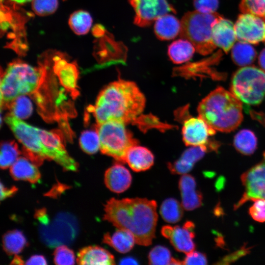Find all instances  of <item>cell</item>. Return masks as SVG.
<instances>
[{
	"mask_svg": "<svg viewBox=\"0 0 265 265\" xmlns=\"http://www.w3.org/2000/svg\"><path fill=\"white\" fill-rule=\"evenodd\" d=\"M259 64L262 69L265 71V48L262 51L260 54Z\"/></svg>",
	"mask_w": 265,
	"mask_h": 265,
	"instance_id": "cell-45",
	"label": "cell"
},
{
	"mask_svg": "<svg viewBox=\"0 0 265 265\" xmlns=\"http://www.w3.org/2000/svg\"><path fill=\"white\" fill-rule=\"evenodd\" d=\"M12 2L17 4H24L29 1H31L32 0H9Z\"/></svg>",
	"mask_w": 265,
	"mask_h": 265,
	"instance_id": "cell-47",
	"label": "cell"
},
{
	"mask_svg": "<svg viewBox=\"0 0 265 265\" xmlns=\"http://www.w3.org/2000/svg\"><path fill=\"white\" fill-rule=\"evenodd\" d=\"M212 35L214 45L226 53L233 47L237 39L233 23L222 16L213 25Z\"/></svg>",
	"mask_w": 265,
	"mask_h": 265,
	"instance_id": "cell-15",
	"label": "cell"
},
{
	"mask_svg": "<svg viewBox=\"0 0 265 265\" xmlns=\"http://www.w3.org/2000/svg\"><path fill=\"white\" fill-rule=\"evenodd\" d=\"M231 56L236 64L240 66H246L255 60L256 52L249 43L239 42L232 47Z\"/></svg>",
	"mask_w": 265,
	"mask_h": 265,
	"instance_id": "cell-27",
	"label": "cell"
},
{
	"mask_svg": "<svg viewBox=\"0 0 265 265\" xmlns=\"http://www.w3.org/2000/svg\"><path fill=\"white\" fill-rule=\"evenodd\" d=\"M183 265H207L208 260L203 253L193 251L187 254L183 261Z\"/></svg>",
	"mask_w": 265,
	"mask_h": 265,
	"instance_id": "cell-40",
	"label": "cell"
},
{
	"mask_svg": "<svg viewBox=\"0 0 265 265\" xmlns=\"http://www.w3.org/2000/svg\"><path fill=\"white\" fill-rule=\"evenodd\" d=\"M234 26L239 42L256 44L265 41V18L242 13L238 16Z\"/></svg>",
	"mask_w": 265,
	"mask_h": 265,
	"instance_id": "cell-12",
	"label": "cell"
},
{
	"mask_svg": "<svg viewBox=\"0 0 265 265\" xmlns=\"http://www.w3.org/2000/svg\"><path fill=\"white\" fill-rule=\"evenodd\" d=\"M221 16L216 12L210 14L196 10L187 12L181 21V37L190 41L199 53H212L216 48L212 39V27Z\"/></svg>",
	"mask_w": 265,
	"mask_h": 265,
	"instance_id": "cell-5",
	"label": "cell"
},
{
	"mask_svg": "<svg viewBox=\"0 0 265 265\" xmlns=\"http://www.w3.org/2000/svg\"><path fill=\"white\" fill-rule=\"evenodd\" d=\"M197 111L211 128L222 132L236 129L243 119L241 102L231 92L218 87L199 103Z\"/></svg>",
	"mask_w": 265,
	"mask_h": 265,
	"instance_id": "cell-3",
	"label": "cell"
},
{
	"mask_svg": "<svg viewBox=\"0 0 265 265\" xmlns=\"http://www.w3.org/2000/svg\"><path fill=\"white\" fill-rule=\"evenodd\" d=\"M181 192L182 205L186 211L194 210L202 205L203 196L201 192L196 189L195 178L189 174H183L179 181Z\"/></svg>",
	"mask_w": 265,
	"mask_h": 265,
	"instance_id": "cell-16",
	"label": "cell"
},
{
	"mask_svg": "<svg viewBox=\"0 0 265 265\" xmlns=\"http://www.w3.org/2000/svg\"><path fill=\"white\" fill-rule=\"evenodd\" d=\"M5 121L16 137L23 144L27 158L36 165H39L45 159H51L49 151L43 145L37 131V127L9 114Z\"/></svg>",
	"mask_w": 265,
	"mask_h": 265,
	"instance_id": "cell-8",
	"label": "cell"
},
{
	"mask_svg": "<svg viewBox=\"0 0 265 265\" xmlns=\"http://www.w3.org/2000/svg\"><path fill=\"white\" fill-rule=\"evenodd\" d=\"M239 9L242 13L265 18V0H240Z\"/></svg>",
	"mask_w": 265,
	"mask_h": 265,
	"instance_id": "cell-36",
	"label": "cell"
},
{
	"mask_svg": "<svg viewBox=\"0 0 265 265\" xmlns=\"http://www.w3.org/2000/svg\"><path fill=\"white\" fill-rule=\"evenodd\" d=\"M172 257L170 250L162 245L154 247L149 252L148 259L150 265H170Z\"/></svg>",
	"mask_w": 265,
	"mask_h": 265,
	"instance_id": "cell-34",
	"label": "cell"
},
{
	"mask_svg": "<svg viewBox=\"0 0 265 265\" xmlns=\"http://www.w3.org/2000/svg\"><path fill=\"white\" fill-rule=\"evenodd\" d=\"M184 208L177 200L169 198L164 200L160 207L159 212L166 222L175 223L180 221L183 216Z\"/></svg>",
	"mask_w": 265,
	"mask_h": 265,
	"instance_id": "cell-28",
	"label": "cell"
},
{
	"mask_svg": "<svg viewBox=\"0 0 265 265\" xmlns=\"http://www.w3.org/2000/svg\"><path fill=\"white\" fill-rule=\"evenodd\" d=\"M45 69L21 60L10 63L0 82L1 101L9 103L17 97L34 92L43 80Z\"/></svg>",
	"mask_w": 265,
	"mask_h": 265,
	"instance_id": "cell-4",
	"label": "cell"
},
{
	"mask_svg": "<svg viewBox=\"0 0 265 265\" xmlns=\"http://www.w3.org/2000/svg\"><path fill=\"white\" fill-rule=\"evenodd\" d=\"M264 159H265V153L264 154Z\"/></svg>",
	"mask_w": 265,
	"mask_h": 265,
	"instance_id": "cell-48",
	"label": "cell"
},
{
	"mask_svg": "<svg viewBox=\"0 0 265 265\" xmlns=\"http://www.w3.org/2000/svg\"><path fill=\"white\" fill-rule=\"evenodd\" d=\"M0 166L5 169L11 166L18 158L20 151L14 141H5L0 146Z\"/></svg>",
	"mask_w": 265,
	"mask_h": 265,
	"instance_id": "cell-31",
	"label": "cell"
},
{
	"mask_svg": "<svg viewBox=\"0 0 265 265\" xmlns=\"http://www.w3.org/2000/svg\"><path fill=\"white\" fill-rule=\"evenodd\" d=\"M11 264L22 265L24 264V262L19 256L15 255V256L11 262Z\"/></svg>",
	"mask_w": 265,
	"mask_h": 265,
	"instance_id": "cell-46",
	"label": "cell"
},
{
	"mask_svg": "<svg viewBox=\"0 0 265 265\" xmlns=\"http://www.w3.org/2000/svg\"><path fill=\"white\" fill-rule=\"evenodd\" d=\"M58 6V0H32L33 12L40 16H46L54 13Z\"/></svg>",
	"mask_w": 265,
	"mask_h": 265,
	"instance_id": "cell-35",
	"label": "cell"
},
{
	"mask_svg": "<svg viewBox=\"0 0 265 265\" xmlns=\"http://www.w3.org/2000/svg\"><path fill=\"white\" fill-rule=\"evenodd\" d=\"M79 265H113L114 257L105 248L98 246H88L80 249L77 254Z\"/></svg>",
	"mask_w": 265,
	"mask_h": 265,
	"instance_id": "cell-19",
	"label": "cell"
},
{
	"mask_svg": "<svg viewBox=\"0 0 265 265\" xmlns=\"http://www.w3.org/2000/svg\"><path fill=\"white\" fill-rule=\"evenodd\" d=\"M91 16L88 12L79 10L72 13L68 24L72 30L76 34L81 35L87 33L92 24Z\"/></svg>",
	"mask_w": 265,
	"mask_h": 265,
	"instance_id": "cell-30",
	"label": "cell"
},
{
	"mask_svg": "<svg viewBox=\"0 0 265 265\" xmlns=\"http://www.w3.org/2000/svg\"><path fill=\"white\" fill-rule=\"evenodd\" d=\"M27 245L26 239L20 231L17 230L9 231L2 237V246L8 255L18 254Z\"/></svg>",
	"mask_w": 265,
	"mask_h": 265,
	"instance_id": "cell-26",
	"label": "cell"
},
{
	"mask_svg": "<svg viewBox=\"0 0 265 265\" xmlns=\"http://www.w3.org/2000/svg\"><path fill=\"white\" fill-rule=\"evenodd\" d=\"M257 140L256 135L250 130L240 131L235 135L234 145L236 150L245 155L252 154L257 148Z\"/></svg>",
	"mask_w": 265,
	"mask_h": 265,
	"instance_id": "cell-29",
	"label": "cell"
},
{
	"mask_svg": "<svg viewBox=\"0 0 265 265\" xmlns=\"http://www.w3.org/2000/svg\"><path fill=\"white\" fill-rule=\"evenodd\" d=\"M157 207L155 200L147 198H112L105 206L103 218L117 228L131 232L136 243L148 246L155 238Z\"/></svg>",
	"mask_w": 265,
	"mask_h": 265,
	"instance_id": "cell-1",
	"label": "cell"
},
{
	"mask_svg": "<svg viewBox=\"0 0 265 265\" xmlns=\"http://www.w3.org/2000/svg\"><path fill=\"white\" fill-rule=\"evenodd\" d=\"M193 3L196 11L210 14L215 12L218 6V0H193Z\"/></svg>",
	"mask_w": 265,
	"mask_h": 265,
	"instance_id": "cell-39",
	"label": "cell"
},
{
	"mask_svg": "<svg viewBox=\"0 0 265 265\" xmlns=\"http://www.w3.org/2000/svg\"></svg>",
	"mask_w": 265,
	"mask_h": 265,
	"instance_id": "cell-49",
	"label": "cell"
},
{
	"mask_svg": "<svg viewBox=\"0 0 265 265\" xmlns=\"http://www.w3.org/2000/svg\"><path fill=\"white\" fill-rule=\"evenodd\" d=\"M103 241L120 253L130 251L136 243L134 237L131 232L120 228L112 235L105 234Z\"/></svg>",
	"mask_w": 265,
	"mask_h": 265,
	"instance_id": "cell-24",
	"label": "cell"
},
{
	"mask_svg": "<svg viewBox=\"0 0 265 265\" xmlns=\"http://www.w3.org/2000/svg\"><path fill=\"white\" fill-rule=\"evenodd\" d=\"M26 265H47V263L45 257L40 255H35L30 257L26 263Z\"/></svg>",
	"mask_w": 265,
	"mask_h": 265,
	"instance_id": "cell-43",
	"label": "cell"
},
{
	"mask_svg": "<svg viewBox=\"0 0 265 265\" xmlns=\"http://www.w3.org/2000/svg\"><path fill=\"white\" fill-rule=\"evenodd\" d=\"M253 201L254 204L249 210L250 215L258 222H265V199H258Z\"/></svg>",
	"mask_w": 265,
	"mask_h": 265,
	"instance_id": "cell-38",
	"label": "cell"
},
{
	"mask_svg": "<svg viewBox=\"0 0 265 265\" xmlns=\"http://www.w3.org/2000/svg\"><path fill=\"white\" fill-rule=\"evenodd\" d=\"M54 70L60 83L75 95L77 91L78 77V71L75 64L58 58L55 62Z\"/></svg>",
	"mask_w": 265,
	"mask_h": 265,
	"instance_id": "cell-21",
	"label": "cell"
},
{
	"mask_svg": "<svg viewBox=\"0 0 265 265\" xmlns=\"http://www.w3.org/2000/svg\"><path fill=\"white\" fill-rule=\"evenodd\" d=\"M56 265H74L75 257L73 251L65 245L57 246L53 253Z\"/></svg>",
	"mask_w": 265,
	"mask_h": 265,
	"instance_id": "cell-37",
	"label": "cell"
},
{
	"mask_svg": "<svg viewBox=\"0 0 265 265\" xmlns=\"http://www.w3.org/2000/svg\"><path fill=\"white\" fill-rule=\"evenodd\" d=\"M18 189L16 186H12L7 188L3 186L2 183L0 184V199L4 200L7 197H9L14 195Z\"/></svg>",
	"mask_w": 265,
	"mask_h": 265,
	"instance_id": "cell-42",
	"label": "cell"
},
{
	"mask_svg": "<svg viewBox=\"0 0 265 265\" xmlns=\"http://www.w3.org/2000/svg\"><path fill=\"white\" fill-rule=\"evenodd\" d=\"M194 228L195 225L192 221H187L182 226H164L161 228V234L170 240L175 250L186 254L194 251L196 248L193 240Z\"/></svg>",
	"mask_w": 265,
	"mask_h": 265,
	"instance_id": "cell-13",
	"label": "cell"
},
{
	"mask_svg": "<svg viewBox=\"0 0 265 265\" xmlns=\"http://www.w3.org/2000/svg\"><path fill=\"white\" fill-rule=\"evenodd\" d=\"M215 133L200 117L186 120L182 128L183 140L188 146H208V137Z\"/></svg>",
	"mask_w": 265,
	"mask_h": 265,
	"instance_id": "cell-14",
	"label": "cell"
},
{
	"mask_svg": "<svg viewBox=\"0 0 265 265\" xmlns=\"http://www.w3.org/2000/svg\"><path fill=\"white\" fill-rule=\"evenodd\" d=\"M132 177L129 170L122 164L116 163L108 168L105 174L106 186L111 191L120 193L131 186Z\"/></svg>",
	"mask_w": 265,
	"mask_h": 265,
	"instance_id": "cell-17",
	"label": "cell"
},
{
	"mask_svg": "<svg viewBox=\"0 0 265 265\" xmlns=\"http://www.w3.org/2000/svg\"><path fill=\"white\" fill-rule=\"evenodd\" d=\"M135 15L133 23L140 27L151 25L161 16L175 9L166 0H129Z\"/></svg>",
	"mask_w": 265,
	"mask_h": 265,
	"instance_id": "cell-10",
	"label": "cell"
},
{
	"mask_svg": "<svg viewBox=\"0 0 265 265\" xmlns=\"http://www.w3.org/2000/svg\"><path fill=\"white\" fill-rule=\"evenodd\" d=\"M181 24L174 16L166 14L156 21L154 31L161 40H169L175 38L180 33Z\"/></svg>",
	"mask_w": 265,
	"mask_h": 265,
	"instance_id": "cell-23",
	"label": "cell"
},
{
	"mask_svg": "<svg viewBox=\"0 0 265 265\" xmlns=\"http://www.w3.org/2000/svg\"><path fill=\"white\" fill-rule=\"evenodd\" d=\"M241 176L245 191L239 201L234 205L237 210L248 201L265 199V159Z\"/></svg>",
	"mask_w": 265,
	"mask_h": 265,
	"instance_id": "cell-11",
	"label": "cell"
},
{
	"mask_svg": "<svg viewBox=\"0 0 265 265\" xmlns=\"http://www.w3.org/2000/svg\"><path fill=\"white\" fill-rule=\"evenodd\" d=\"M119 264L120 265H137L138 263L134 258L126 257L121 259Z\"/></svg>",
	"mask_w": 265,
	"mask_h": 265,
	"instance_id": "cell-44",
	"label": "cell"
},
{
	"mask_svg": "<svg viewBox=\"0 0 265 265\" xmlns=\"http://www.w3.org/2000/svg\"><path fill=\"white\" fill-rule=\"evenodd\" d=\"M249 248H245L243 247L241 249L238 251L233 253L230 255H227L222 259V260L219 262L217 264H228L235 261L240 257H242L249 252Z\"/></svg>",
	"mask_w": 265,
	"mask_h": 265,
	"instance_id": "cell-41",
	"label": "cell"
},
{
	"mask_svg": "<svg viewBox=\"0 0 265 265\" xmlns=\"http://www.w3.org/2000/svg\"><path fill=\"white\" fill-rule=\"evenodd\" d=\"M79 142L82 150L88 154H95L100 149L99 137L96 130L83 132Z\"/></svg>",
	"mask_w": 265,
	"mask_h": 265,
	"instance_id": "cell-33",
	"label": "cell"
},
{
	"mask_svg": "<svg viewBox=\"0 0 265 265\" xmlns=\"http://www.w3.org/2000/svg\"><path fill=\"white\" fill-rule=\"evenodd\" d=\"M8 103H9L8 106L10 113L19 119H26L31 114V102L24 95L19 96Z\"/></svg>",
	"mask_w": 265,
	"mask_h": 265,
	"instance_id": "cell-32",
	"label": "cell"
},
{
	"mask_svg": "<svg viewBox=\"0 0 265 265\" xmlns=\"http://www.w3.org/2000/svg\"><path fill=\"white\" fill-rule=\"evenodd\" d=\"M195 48L188 40L182 38L173 42L168 47V54L175 64H182L189 60Z\"/></svg>",
	"mask_w": 265,
	"mask_h": 265,
	"instance_id": "cell-25",
	"label": "cell"
},
{
	"mask_svg": "<svg viewBox=\"0 0 265 265\" xmlns=\"http://www.w3.org/2000/svg\"><path fill=\"white\" fill-rule=\"evenodd\" d=\"M207 151L206 146H192L184 152L178 160L168 163L167 167L173 174H186L192 169L194 163L203 158Z\"/></svg>",
	"mask_w": 265,
	"mask_h": 265,
	"instance_id": "cell-18",
	"label": "cell"
},
{
	"mask_svg": "<svg viewBox=\"0 0 265 265\" xmlns=\"http://www.w3.org/2000/svg\"><path fill=\"white\" fill-rule=\"evenodd\" d=\"M125 162L135 172L144 171L153 165L154 156L148 148L137 144L132 146L128 151Z\"/></svg>",
	"mask_w": 265,
	"mask_h": 265,
	"instance_id": "cell-20",
	"label": "cell"
},
{
	"mask_svg": "<svg viewBox=\"0 0 265 265\" xmlns=\"http://www.w3.org/2000/svg\"><path fill=\"white\" fill-rule=\"evenodd\" d=\"M145 103L144 95L134 82L119 79L101 91L92 112L98 124L110 121L126 124L136 121Z\"/></svg>",
	"mask_w": 265,
	"mask_h": 265,
	"instance_id": "cell-2",
	"label": "cell"
},
{
	"mask_svg": "<svg viewBox=\"0 0 265 265\" xmlns=\"http://www.w3.org/2000/svg\"><path fill=\"white\" fill-rule=\"evenodd\" d=\"M77 226L71 215L61 214L51 225H43L41 232L44 242L50 247L72 241L77 234Z\"/></svg>",
	"mask_w": 265,
	"mask_h": 265,
	"instance_id": "cell-9",
	"label": "cell"
},
{
	"mask_svg": "<svg viewBox=\"0 0 265 265\" xmlns=\"http://www.w3.org/2000/svg\"><path fill=\"white\" fill-rule=\"evenodd\" d=\"M10 172L15 180H24L31 183H37L41 178L40 173L33 163L28 159L18 158L10 166Z\"/></svg>",
	"mask_w": 265,
	"mask_h": 265,
	"instance_id": "cell-22",
	"label": "cell"
},
{
	"mask_svg": "<svg viewBox=\"0 0 265 265\" xmlns=\"http://www.w3.org/2000/svg\"><path fill=\"white\" fill-rule=\"evenodd\" d=\"M230 90L245 104H260L265 97V71L254 66L240 68L233 76Z\"/></svg>",
	"mask_w": 265,
	"mask_h": 265,
	"instance_id": "cell-7",
	"label": "cell"
},
{
	"mask_svg": "<svg viewBox=\"0 0 265 265\" xmlns=\"http://www.w3.org/2000/svg\"><path fill=\"white\" fill-rule=\"evenodd\" d=\"M96 130L101 152L118 162L125 163L128 151L132 146L138 144V140L133 138L124 123L110 121L97 124Z\"/></svg>",
	"mask_w": 265,
	"mask_h": 265,
	"instance_id": "cell-6",
	"label": "cell"
}]
</instances>
